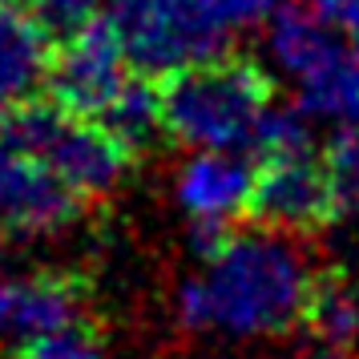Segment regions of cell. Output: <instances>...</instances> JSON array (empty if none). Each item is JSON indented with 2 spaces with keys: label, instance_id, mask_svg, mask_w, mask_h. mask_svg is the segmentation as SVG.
I'll list each match as a JSON object with an SVG mask.
<instances>
[{
  "label": "cell",
  "instance_id": "obj_1",
  "mask_svg": "<svg viewBox=\"0 0 359 359\" xmlns=\"http://www.w3.org/2000/svg\"><path fill=\"white\" fill-rule=\"evenodd\" d=\"M294 234H230L206 259V275L178 294V319L190 331L278 335L303 323L315 275L307 271Z\"/></svg>",
  "mask_w": 359,
  "mask_h": 359
},
{
  "label": "cell",
  "instance_id": "obj_2",
  "mask_svg": "<svg viewBox=\"0 0 359 359\" xmlns=\"http://www.w3.org/2000/svg\"><path fill=\"white\" fill-rule=\"evenodd\" d=\"M165 137L194 149H250L275 109V85L250 57H210L158 77Z\"/></svg>",
  "mask_w": 359,
  "mask_h": 359
},
{
  "label": "cell",
  "instance_id": "obj_3",
  "mask_svg": "<svg viewBox=\"0 0 359 359\" xmlns=\"http://www.w3.org/2000/svg\"><path fill=\"white\" fill-rule=\"evenodd\" d=\"M0 137L41 158L81 198H105L137 162L101 121L73 114L49 93L13 101L0 117Z\"/></svg>",
  "mask_w": 359,
  "mask_h": 359
},
{
  "label": "cell",
  "instance_id": "obj_4",
  "mask_svg": "<svg viewBox=\"0 0 359 359\" xmlns=\"http://www.w3.org/2000/svg\"><path fill=\"white\" fill-rule=\"evenodd\" d=\"M109 25L130 65L149 77L222 57L230 36L210 0H114Z\"/></svg>",
  "mask_w": 359,
  "mask_h": 359
},
{
  "label": "cell",
  "instance_id": "obj_5",
  "mask_svg": "<svg viewBox=\"0 0 359 359\" xmlns=\"http://www.w3.org/2000/svg\"><path fill=\"white\" fill-rule=\"evenodd\" d=\"M339 190L327 154H315V146H291L266 154L259 162V178L250 190L246 218L262 230L278 234H311L335 222L339 214Z\"/></svg>",
  "mask_w": 359,
  "mask_h": 359
},
{
  "label": "cell",
  "instance_id": "obj_6",
  "mask_svg": "<svg viewBox=\"0 0 359 359\" xmlns=\"http://www.w3.org/2000/svg\"><path fill=\"white\" fill-rule=\"evenodd\" d=\"M133 73L137 69L130 65L109 17H97L81 33L53 45L45 85H49V97H57L65 109L101 121V114L117 101Z\"/></svg>",
  "mask_w": 359,
  "mask_h": 359
},
{
  "label": "cell",
  "instance_id": "obj_7",
  "mask_svg": "<svg viewBox=\"0 0 359 359\" xmlns=\"http://www.w3.org/2000/svg\"><path fill=\"white\" fill-rule=\"evenodd\" d=\"M89 198H81L65 178L29 149L0 137V226L13 234H53L77 222Z\"/></svg>",
  "mask_w": 359,
  "mask_h": 359
},
{
  "label": "cell",
  "instance_id": "obj_8",
  "mask_svg": "<svg viewBox=\"0 0 359 359\" xmlns=\"http://www.w3.org/2000/svg\"><path fill=\"white\" fill-rule=\"evenodd\" d=\"M259 162H246L230 149H202L186 162L178 178V202L194 222H238L246 218Z\"/></svg>",
  "mask_w": 359,
  "mask_h": 359
},
{
  "label": "cell",
  "instance_id": "obj_9",
  "mask_svg": "<svg viewBox=\"0 0 359 359\" xmlns=\"http://www.w3.org/2000/svg\"><path fill=\"white\" fill-rule=\"evenodd\" d=\"M89 283L77 271H36L13 283L8 303V331L17 339L49 335L57 327L89 319Z\"/></svg>",
  "mask_w": 359,
  "mask_h": 359
},
{
  "label": "cell",
  "instance_id": "obj_10",
  "mask_svg": "<svg viewBox=\"0 0 359 359\" xmlns=\"http://www.w3.org/2000/svg\"><path fill=\"white\" fill-rule=\"evenodd\" d=\"M53 41L25 8H0V93L8 101L33 97L45 85Z\"/></svg>",
  "mask_w": 359,
  "mask_h": 359
},
{
  "label": "cell",
  "instance_id": "obj_11",
  "mask_svg": "<svg viewBox=\"0 0 359 359\" xmlns=\"http://www.w3.org/2000/svg\"><path fill=\"white\" fill-rule=\"evenodd\" d=\"M331 29H335V25H331L315 4H287L283 13H275L271 45H275L278 61L303 81V77H311L315 69H323L327 61H335L343 53Z\"/></svg>",
  "mask_w": 359,
  "mask_h": 359
},
{
  "label": "cell",
  "instance_id": "obj_12",
  "mask_svg": "<svg viewBox=\"0 0 359 359\" xmlns=\"http://www.w3.org/2000/svg\"><path fill=\"white\" fill-rule=\"evenodd\" d=\"M101 126L114 133L133 158H142V154L165 133L162 105H158V77L133 73L130 85L117 93V101L101 114Z\"/></svg>",
  "mask_w": 359,
  "mask_h": 359
},
{
  "label": "cell",
  "instance_id": "obj_13",
  "mask_svg": "<svg viewBox=\"0 0 359 359\" xmlns=\"http://www.w3.org/2000/svg\"><path fill=\"white\" fill-rule=\"evenodd\" d=\"M303 331L319 335V339L335 343V347H347L359 335V294L355 287L347 283L343 275L335 271H323L315 275L311 283V294H307V311H303Z\"/></svg>",
  "mask_w": 359,
  "mask_h": 359
},
{
  "label": "cell",
  "instance_id": "obj_14",
  "mask_svg": "<svg viewBox=\"0 0 359 359\" xmlns=\"http://www.w3.org/2000/svg\"><path fill=\"white\" fill-rule=\"evenodd\" d=\"M8 359H105V335L101 323L81 319V323L57 327L49 335H33V339H20Z\"/></svg>",
  "mask_w": 359,
  "mask_h": 359
},
{
  "label": "cell",
  "instance_id": "obj_15",
  "mask_svg": "<svg viewBox=\"0 0 359 359\" xmlns=\"http://www.w3.org/2000/svg\"><path fill=\"white\" fill-rule=\"evenodd\" d=\"M20 8H25V13L41 25V33L57 45V41H69L73 33H81L85 25L97 20L101 0H25Z\"/></svg>",
  "mask_w": 359,
  "mask_h": 359
},
{
  "label": "cell",
  "instance_id": "obj_16",
  "mask_svg": "<svg viewBox=\"0 0 359 359\" xmlns=\"http://www.w3.org/2000/svg\"><path fill=\"white\" fill-rule=\"evenodd\" d=\"M327 162L335 174V190H339L343 210H359V137L343 133L335 137V146L327 149Z\"/></svg>",
  "mask_w": 359,
  "mask_h": 359
},
{
  "label": "cell",
  "instance_id": "obj_17",
  "mask_svg": "<svg viewBox=\"0 0 359 359\" xmlns=\"http://www.w3.org/2000/svg\"><path fill=\"white\" fill-rule=\"evenodd\" d=\"M210 4L226 25H250V20L266 17L275 0H210Z\"/></svg>",
  "mask_w": 359,
  "mask_h": 359
},
{
  "label": "cell",
  "instance_id": "obj_18",
  "mask_svg": "<svg viewBox=\"0 0 359 359\" xmlns=\"http://www.w3.org/2000/svg\"><path fill=\"white\" fill-rule=\"evenodd\" d=\"M315 8L359 45V0H315Z\"/></svg>",
  "mask_w": 359,
  "mask_h": 359
},
{
  "label": "cell",
  "instance_id": "obj_19",
  "mask_svg": "<svg viewBox=\"0 0 359 359\" xmlns=\"http://www.w3.org/2000/svg\"><path fill=\"white\" fill-rule=\"evenodd\" d=\"M287 359H351V351H347V347H335V343H327V339H319V335H311V331H303V343H299Z\"/></svg>",
  "mask_w": 359,
  "mask_h": 359
},
{
  "label": "cell",
  "instance_id": "obj_20",
  "mask_svg": "<svg viewBox=\"0 0 359 359\" xmlns=\"http://www.w3.org/2000/svg\"><path fill=\"white\" fill-rule=\"evenodd\" d=\"M25 0H0V8H20Z\"/></svg>",
  "mask_w": 359,
  "mask_h": 359
},
{
  "label": "cell",
  "instance_id": "obj_21",
  "mask_svg": "<svg viewBox=\"0 0 359 359\" xmlns=\"http://www.w3.org/2000/svg\"><path fill=\"white\" fill-rule=\"evenodd\" d=\"M8 105H13V101H8L4 93H0V117H4V109H8Z\"/></svg>",
  "mask_w": 359,
  "mask_h": 359
},
{
  "label": "cell",
  "instance_id": "obj_22",
  "mask_svg": "<svg viewBox=\"0 0 359 359\" xmlns=\"http://www.w3.org/2000/svg\"><path fill=\"white\" fill-rule=\"evenodd\" d=\"M351 117H355V121H359V105H355V114H351Z\"/></svg>",
  "mask_w": 359,
  "mask_h": 359
},
{
  "label": "cell",
  "instance_id": "obj_23",
  "mask_svg": "<svg viewBox=\"0 0 359 359\" xmlns=\"http://www.w3.org/2000/svg\"><path fill=\"white\" fill-rule=\"evenodd\" d=\"M355 57H359V45H355Z\"/></svg>",
  "mask_w": 359,
  "mask_h": 359
}]
</instances>
